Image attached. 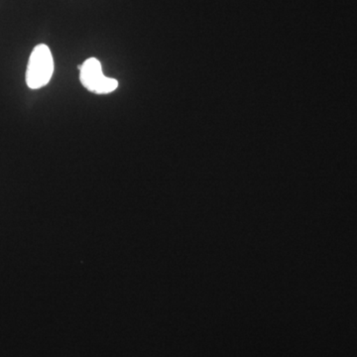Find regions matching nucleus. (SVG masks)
Returning <instances> with one entry per match:
<instances>
[{
    "label": "nucleus",
    "instance_id": "f257e3e1",
    "mask_svg": "<svg viewBox=\"0 0 357 357\" xmlns=\"http://www.w3.org/2000/svg\"><path fill=\"white\" fill-rule=\"evenodd\" d=\"M54 73V59L50 48L47 45L39 44L33 49L27 70L26 84L28 88L38 89L47 86Z\"/></svg>",
    "mask_w": 357,
    "mask_h": 357
},
{
    "label": "nucleus",
    "instance_id": "f03ea898",
    "mask_svg": "<svg viewBox=\"0 0 357 357\" xmlns=\"http://www.w3.org/2000/svg\"><path fill=\"white\" fill-rule=\"evenodd\" d=\"M82 84L96 95H107L119 88V82L103 75L102 64L96 58H89L83 64L77 66Z\"/></svg>",
    "mask_w": 357,
    "mask_h": 357
}]
</instances>
